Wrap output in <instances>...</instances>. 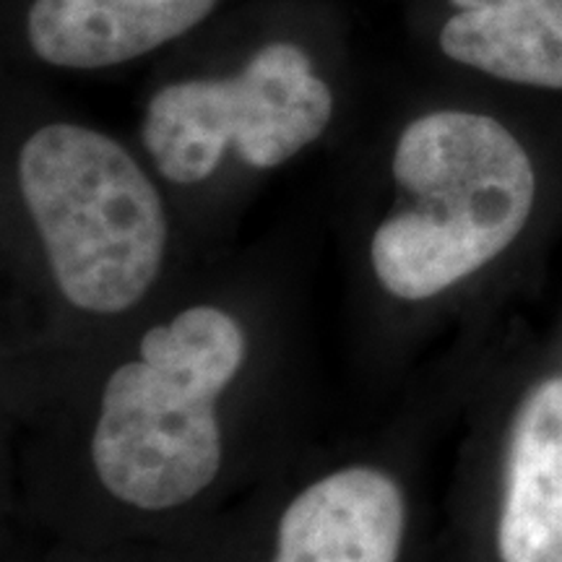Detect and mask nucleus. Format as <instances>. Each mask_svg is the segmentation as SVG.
I'll return each instance as SVG.
<instances>
[{"mask_svg":"<svg viewBox=\"0 0 562 562\" xmlns=\"http://www.w3.org/2000/svg\"><path fill=\"white\" fill-rule=\"evenodd\" d=\"M497 550L503 562H562V378L539 383L513 419Z\"/></svg>","mask_w":562,"mask_h":562,"instance_id":"0eeeda50","label":"nucleus"},{"mask_svg":"<svg viewBox=\"0 0 562 562\" xmlns=\"http://www.w3.org/2000/svg\"><path fill=\"white\" fill-rule=\"evenodd\" d=\"M216 0H34L32 50L58 68H108L193 30Z\"/></svg>","mask_w":562,"mask_h":562,"instance_id":"423d86ee","label":"nucleus"},{"mask_svg":"<svg viewBox=\"0 0 562 562\" xmlns=\"http://www.w3.org/2000/svg\"><path fill=\"white\" fill-rule=\"evenodd\" d=\"M243 326L195 305L144 334L136 360L104 385L91 435L94 472L110 495L170 510L201 495L222 467L216 402L245 362Z\"/></svg>","mask_w":562,"mask_h":562,"instance_id":"f03ea898","label":"nucleus"},{"mask_svg":"<svg viewBox=\"0 0 562 562\" xmlns=\"http://www.w3.org/2000/svg\"><path fill=\"white\" fill-rule=\"evenodd\" d=\"M334 115L328 83L292 42H271L237 76L159 89L146 110V151L178 186L216 172L227 149L269 170L323 136Z\"/></svg>","mask_w":562,"mask_h":562,"instance_id":"20e7f679","label":"nucleus"},{"mask_svg":"<svg viewBox=\"0 0 562 562\" xmlns=\"http://www.w3.org/2000/svg\"><path fill=\"white\" fill-rule=\"evenodd\" d=\"M448 58L495 79L562 89V0H451Z\"/></svg>","mask_w":562,"mask_h":562,"instance_id":"6e6552de","label":"nucleus"},{"mask_svg":"<svg viewBox=\"0 0 562 562\" xmlns=\"http://www.w3.org/2000/svg\"><path fill=\"white\" fill-rule=\"evenodd\" d=\"M404 531L406 503L389 474L339 469L284 510L273 562H398Z\"/></svg>","mask_w":562,"mask_h":562,"instance_id":"39448f33","label":"nucleus"},{"mask_svg":"<svg viewBox=\"0 0 562 562\" xmlns=\"http://www.w3.org/2000/svg\"><path fill=\"white\" fill-rule=\"evenodd\" d=\"M19 186L70 305L115 315L151 290L167 248L165 203L117 140L45 125L19 154Z\"/></svg>","mask_w":562,"mask_h":562,"instance_id":"7ed1b4c3","label":"nucleus"},{"mask_svg":"<svg viewBox=\"0 0 562 562\" xmlns=\"http://www.w3.org/2000/svg\"><path fill=\"white\" fill-rule=\"evenodd\" d=\"M393 178L409 203L378 227L370 261L385 292L412 302L495 261L521 235L537 193L518 138L492 117L461 110L406 125Z\"/></svg>","mask_w":562,"mask_h":562,"instance_id":"f257e3e1","label":"nucleus"}]
</instances>
